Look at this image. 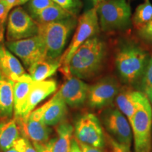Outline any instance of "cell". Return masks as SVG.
<instances>
[{"mask_svg":"<svg viewBox=\"0 0 152 152\" xmlns=\"http://www.w3.org/2000/svg\"><path fill=\"white\" fill-rule=\"evenodd\" d=\"M94 8L102 31L123 30L130 26L131 9L125 0H106Z\"/></svg>","mask_w":152,"mask_h":152,"instance_id":"5","label":"cell"},{"mask_svg":"<svg viewBox=\"0 0 152 152\" xmlns=\"http://www.w3.org/2000/svg\"><path fill=\"white\" fill-rule=\"evenodd\" d=\"M14 83L0 74V117H11L14 111Z\"/></svg>","mask_w":152,"mask_h":152,"instance_id":"18","label":"cell"},{"mask_svg":"<svg viewBox=\"0 0 152 152\" xmlns=\"http://www.w3.org/2000/svg\"><path fill=\"white\" fill-rule=\"evenodd\" d=\"M4 23H0V45H2L4 40Z\"/></svg>","mask_w":152,"mask_h":152,"instance_id":"37","label":"cell"},{"mask_svg":"<svg viewBox=\"0 0 152 152\" xmlns=\"http://www.w3.org/2000/svg\"><path fill=\"white\" fill-rule=\"evenodd\" d=\"M90 86L78 77L71 76L67 78L58 91L67 105L79 107L87 99Z\"/></svg>","mask_w":152,"mask_h":152,"instance_id":"14","label":"cell"},{"mask_svg":"<svg viewBox=\"0 0 152 152\" xmlns=\"http://www.w3.org/2000/svg\"><path fill=\"white\" fill-rule=\"evenodd\" d=\"M39 26L21 7H17L9 14L7 28L8 42L20 40L38 35Z\"/></svg>","mask_w":152,"mask_h":152,"instance_id":"8","label":"cell"},{"mask_svg":"<svg viewBox=\"0 0 152 152\" xmlns=\"http://www.w3.org/2000/svg\"><path fill=\"white\" fill-rule=\"evenodd\" d=\"M106 1V0H92V2L94 4V7H96V6L99 5L100 3H102V1Z\"/></svg>","mask_w":152,"mask_h":152,"instance_id":"40","label":"cell"},{"mask_svg":"<svg viewBox=\"0 0 152 152\" xmlns=\"http://www.w3.org/2000/svg\"><path fill=\"white\" fill-rule=\"evenodd\" d=\"M49 105V102L34 110L25 118L16 119L24 137L33 142L45 144L49 141V129L43 120V115Z\"/></svg>","mask_w":152,"mask_h":152,"instance_id":"10","label":"cell"},{"mask_svg":"<svg viewBox=\"0 0 152 152\" xmlns=\"http://www.w3.org/2000/svg\"><path fill=\"white\" fill-rule=\"evenodd\" d=\"M138 33L144 39L152 41V20L141 29L138 30Z\"/></svg>","mask_w":152,"mask_h":152,"instance_id":"30","label":"cell"},{"mask_svg":"<svg viewBox=\"0 0 152 152\" xmlns=\"http://www.w3.org/2000/svg\"><path fill=\"white\" fill-rule=\"evenodd\" d=\"M6 45L22 61L27 69L35 62L46 58L45 43L39 34L26 39L7 42Z\"/></svg>","mask_w":152,"mask_h":152,"instance_id":"9","label":"cell"},{"mask_svg":"<svg viewBox=\"0 0 152 152\" xmlns=\"http://www.w3.org/2000/svg\"><path fill=\"white\" fill-rule=\"evenodd\" d=\"M33 83V79L30 77L29 79L19 80L14 83V111L15 118L20 115V111L26 102Z\"/></svg>","mask_w":152,"mask_h":152,"instance_id":"23","label":"cell"},{"mask_svg":"<svg viewBox=\"0 0 152 152\" xmlns=\"http://www.w3.org/2000/svg\"><path fill=\"white\" fill-rule=\"evenodd\" d=\"M7 7V9L9 11L13 7H15L17 0H4Z\"/></svg>","mask_w":152,"mask_h":152,"instance_id":"36","label":"cell"},{"mask_svg":"<svg viewBox=\"0 0 152 152\" xmlns=\"http://www.w3.org/2000/svg\"><path fill=\"white\" fill-rule=\"evenodd\" d=\"M141 87L144 94L152 88V56L149 58L141 78Z\"/></svg>","mask_w":152,"mask_h":152,"instance_id":"26","label":"cell"},{"mask_svg":"<svg viewBox=\"0 0 152 152\" xmlns=\"http://www.w3.org/2000/svg\"><path fill=\"white\" fill-rule=\"evenodd\" d=\"M73 130L72 125L66 121H63L57 125V136L53 142V152H70Z\"/></svg>","mask_w":152,"mask_h":152,"instance_id":"20","label":"cell"},{"mask_svg":"<svg viewBox=\"0 0 152 152\" xmlns=\"http://www.w3.org/2000/svg\"><path fill=\"white\" fill-rule=\"evenodd\" d=\"M56 89L57 83L53 79L45 80L40 82H34L32 85L26 102L23 106L20 115L16 119L25 118L27 117L38 104L56 92Z\"/></svg>","mask_w":152,"mask_h":152,"instance_id":"13","label":"cell"},{"mask_svg":"<svg viewBox=\"0 0 152 152\" xmlns=\"http://www.w3.org/2000/svg\"><path fill=\"white\" fill-rule=\"evenodd\" d=\"M59 67L60 58L54 60L45 58L35 62L28 70L34 82H40L52 77Z\"/></svg>","mask_w":152,"mask_h":152,"instance_id":"19","label":"cell"},{"mask_svg":"<svg viewBox=\"0 0 152 152\" xmlns=\"http://www.w3.org/2000/svg\"><path fill=\"white\" fill-rule=\"evenodd\" d=\"M0 74L14 83L20 80L27 74L18 58L4 45H0Z\"/></svg>","mask_w":152,"mask_h":152,"instance_id":"15","label":"cell"},{"mask_svg":"<svg viewBox=\"0 0 152 152\" xmlns=\"http://www.w3.org/2000/svg\"><path fill=\"white\" fill-rule=\"evenodd\" d=\"M99 29L97 13L94 7L85 11L80 16L71 42L60 58V71L66 78L72 76L70 73L69 64L74 53L87 39L97 35Z\"/></svg>","mask_w":152,"mask_h":152,"instance_id":"4","label":"cell"},{"mask_svg":"<svg viewBox=\"0 0 152 152\" xmlns=\"http://www.w3.org/2000/svg\"><path fill=\"white\" fill-rule=\"evenodd\" d=\"M56 4L58 5L73 16L80 11L82 7L80 0H52Z\"/></svg>","mask_w":152,"mask_h":152,"instance_id":"25","label":"cell"},{"mask_svg":"<svg viewBox=\"0 0 152 152\" xmlns=\"http://www.w3.org/2000/svg\"><path fill=\"white\" fill-rule=\"evenodd\" d=\"M121 89V85L115 77H104L90 86L87 99L89 106L96 109L109 106L115 101Z\"/></svg>","mask_w":152,"mask_h":152,"instance_id":"11","label":"cell"},{"mask_svg":"<svg viewBox=\"0 0 152 152\" xmlns=\"http://www.w3.org/2000/svg\"><path fill=\"white\" fill-rule=\"evenodd\" d=\"M77 143L79 144V147L80 148L82 152H104L102 149L92 147V146L88 145V144H86L84 143H82V142H78V141H77Z\"/></svg>","mask_w":152,"mask_h":152,"instance_id":"33","label":"cell"},{"mask_svg":"<svg viewBox=\"0 0 152 152\" xmlns=\"http://www.w3.org/2000/svg\"><path fill=\"white\" fill-rule=\"evenodd\" d=\"M145 94L147 95V98L149 99L150 103H151V106H152V88L150 89V90H149V91H148V92H147V93H146Z\"/></svg>","mask_w":152,"mask_h":152,"instance_id":"38","label":"cell"},{"mask_svg":"<svg viewBox=\"0 0 152 152\" xmlns=\"http://www.w3.org/2000/svg\"><path fill=\"white\" fill-rule=\"evenodd\" d=\"M9 11L4 0H0V23H4Z\"/></svg>","mask_w":152,"mask_h":152,"instance_id":"32","label":"cell"},{"mask_svg":"<svg viewBox=\"0 0 152 152\" xmlns=\"http://www.w3.org/2000/svg\"><path fill=\"white\" fill-rule=\"evenodd\" d=\"M102 120L108 134L118 142L131 145L132 132L130 122L118 109H106Z\"/></svg>","mask_w":152,"mask_h":152,"instance_id":"12","label":"cell"},{"mask_svg":"<svg viewBox=\"0 0 152 152\" xmlns=\"http://www.w3.org/2000/svg\"><path fill=\"white\" fill-rule=\"evenodd\" d=\"M70 152H82L80 148L79 147V144L77 143V141L76 140V139L75 137L72 139L71 140Z\"/></svg>","mask_w":152,"mask_h":152,"instance_id":"34","label":"cell"},{"mask_svg":"<svg viewBox=\"0 0 152 152\" xmlns=\"http://www.w3.org/2000/svg\"><path fill=\"white\" fill-rule=\"evenodd\" d=\"M145 96L144 92L132 90L128 87H121L114 102L118 109L130 121Z\"/></svg>","mask_w":152,"mask_h":152,"instance_id":"16","label":"cell"},{"mask_svg":"<svg viewBox=\"0 0 152 152\" xmlns=\"http://www.w3.org/2000/svg\"><path fill=\"white\" fill-rule=\"evenodd\" d=\"M30 1V0H17V1H16V5H15V7H16V6L24 4L25 3L28 2V1Z\"/></svg>","mask_w":152,"mask_h":152,"instance_id":"39","label":"cell"},{"mask_svg":"<svg viewBox=\"0 0 152 152\" xmlns=\"http://www.w3.org/2000/svg\"><path fill=\"white\" fill-rule=\"evenodd\" d=\"M27 138L22 137L16 140L13 145L4 152H25Z\"/></svg>","mask_w":152,"mask_h":152,"instance_id":"29","label":"cell"},{"mask_svg":"<svg viewBox=\"0 0 152 152\" xmlns=\"http://www.w3.org/2000/svg\"><path fill=\"white\" fill-rule=\"evenodd\" d=\"M106 144L108 152H131L130 146L118 142L109 134H106Z\"/></svg>","mask_w":152,"mask_h":152,"instance_id":"27","label":"cell"},{"mask_svg":"<svg viewBox=\"0 0 152 152\" xmlns=\"http://www.w3.org/2000/svg\"><path fill=\"white\" fill-rule=\"evenodd\" d=\"M30 16L38 24L59 21L75 16L56 4Z\"/></svg>","mask_w":152,"mask_h":152,"instance_id":"21","label":"cell"},{"mask_svg":"<svg viewBox=\"0 0 152 152\" xmlns=\"http://www.w3.org/2000/svg\"><path fill=\"white\" fill-rule=\"evenodd\" d=\"M20 128L16 119L0 123V149L5 151L20 137Z\"/></svg>","mask_w":152,"mask_h":152,"instance_id":"22","label":"cell"},{"mask_svg":"<svg viewBox=\"0 0 152 152\" xmlns=\"http://www.w3.org/2000/svg\"><path fill=\"white\" fill-rule=\"evenodd\" d=\"M54 4L52 0H30L28 4V9L30 15H32Z\"/></svg>","mask_w":152,"mask_h":152,"instance_id":"28","label":"cell"},{"mask_svg":"<svg viewBox=\"0 0 152 152\" xmlns=\"http://www.w3.org/2000/svg\"><path fill=\"white\" fill-rule=\"evenodd\" d=\"M77 23V20L73 16L59 21L38 24V34L45 43L47 58L54 60L61 58L68 38Z\"/></svg>","mask_w":152,"mask_h":152,"instance_id":"3","label":"cell"},{"mask_svg":"<svg viewBox=\"0 0 152 152\" xmlns=\"http://www.w3.org/2000/svg\"><path fill=\"white\" fill-rule=\"evenodd\" d=\"M134 138L135 152H151L152 106L147 95L129 121Z\"/></svg>","mask_w":152,"mask_h":152,"instance_id":"6","label":"cell"},{"mask_svg":"<svg viewBox=\"0 0 152 152\" xmlns=\"http://www.w3.org/2000/svg\"><path fill=\"white\" fill-rule=\"evenodd\" d=\"M67 113V104L57 92L49 101V105L43 115L44 122L47 126L59 124L65 118Z\"/></svg>","mask_w":152,"mask_h":152,"instance_id":"17","label":"cell"},{"mask_svg":"<svg viewBox=\"0 0 152 152\" xmlns=\"http://www.w3.org/2000/svg\"><path fill=\"white\" fill-rule=\"evenodd\" d=\"M54 139H52L47 143L45 144H39L33 142L34 147L36 148L38 152H53L52 151V146Z\"/></svg>","mask_w":152,"mask_h":152,"instance_id":"31","label":"cell"},{"mask_svg":"<svg viewBox=\"0 0 152 152\" xmlns=\"http://www.w3.org/2000/svg\"><path fill=\"white\" fill-rule=\"evenodd\" d=\"M152 20V4L149 0L138 6L132 16V24L136 29L140 30Z\"/></svg>","mask_w":152,"mask_h":152,"instance_id":"24","label":"cell"},{"mask_svg":"<svg viewBox=\"0 0 152 152\" xmlns=\"http://www.w3.org/2000/svg\"><path fill=\"white\" fill-rule=\"evenodd\" d=\"M25 152H38L36 148L34 147L33 143H31L28 139H27V141H26V147Z\"/></svg>","mask_w":152,"mask_h":152,"instance_id":"35","label":"cell"},{"mask_svg":"<svg viewBox=\"0 0 152 152\" xmlns=\"http://www.w3.org/2000/svg\"><path fill=\"white\" fill-rule=\"evenodd\" d=\"M147 51L134 45H125L115 55V66L122 80L128 85L142 78L149 60Z\"/></svg>","mask_w":152,"mask_h":152,"instance_id":"2","label":"cell"},{"mask_svg":"<svg viewBox=\"0 0 152 152\" xmlns=\"http://www.w3.org/2000/svg\"><path fill=\"white\" fill-rule=\"evenodd\" d=\"M107 54V45L96 35L76 50L69 64L70 73L80 79H90L102 71Z\"/></svg>","mask_w":152,"mask_h":152,"instance_id":"1","label":"cell"},{"mask_svg":"<svg viewBox=\"0 0 152 152\" xmlns=\"http://www.w3.org/2000/svg\"><path fill=\"white\" fill-rule=\"evenodd\" d=\"M75 138L78 142L103 149L106 146V134L100 121L94 114L81 115L75 124Z\"/></svg>","mask_w":152,"mask_h":152,"instance_id":"7","label":"cell"}]
</instances>
